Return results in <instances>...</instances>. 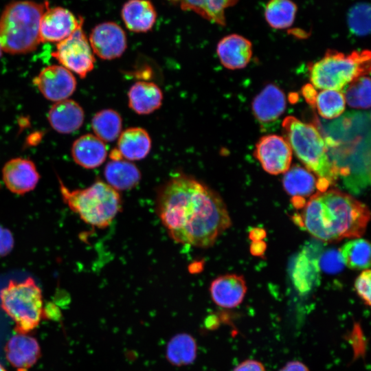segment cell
Returning a JSON list of instances; mask_svg holds the SVG:
<instances>
[{
    "mask_svg": "<svg viewBox=\"0 0 371 371\" xmlns=\"http://www.w3.org/2000/svg\"><path fill=\"white\" fill-rule=\"evenodd\" d=\"M313 106L323 118L335 119L344 113L346 100L343 93L339 91L322 89L316 94Z\"/></svg>",
    "mask_w": 371,
    "mask_h": 371,
    "instance_id": "30",
    "label": "cell"
},
{
    "mask_svg": "<svg viewBox=\"0 0 371 371\" xmlns=\"http://www.w3.org/2000/svg\"><path fill=\"white\" fill-rule=\"evenodd\" d=\"M155 206L169 236L182 245L210 247L232 225L221 196L183 174L173 176L159 188Z\"/></svg>",
    "mask_w": 371,
    "mask_h": 371,
    "instance_id": "1",
    "label": "cell"
},
{
    "mask_svg": "<svg viewBox=\"0 0 371 371\" xmlns=\"http://www.w3.org/2000/svg\"><path fill=\"white\" fill-rule=\"evenodd\" d=\"M283 131L291 148L307 170L317 177V189L324 192L338 179L330 160L324 138L313 124L294 116L282 122Z\"/></svg>",
    "mask_w": 371,
    "mask_h": 371,
    "instance_id": "4",
    "label": "cell"
},
{
    "mask_svg": "<svg viewBox=\"0 0 371 371\" xmlns=\"http://www.w3.org/2000/svg\"><path fill=\"white\" fill-rule=\"evenodd\" d=\"M71 155L75 162L79 166L93 169L104 162L107 149L104 142L95 135L85 134L73 143Z\"/></svg>",
    "mask_w": 371,
    "mask_h": 371,
    "instance_id": "20",
    "label": "cell"
},
{
    "mask_svg": "<svg viewBox=\"0 0 371 371\" xmlns=\"http://www.w3.org/2000/svg\"><path fill=\"white\" fill-rule=\"evenodd\" d=\"M52 56L66 69L84 78L93 70L95 58L82 25L69 37L58 43Z\"/></svg>",
    "mask_w": 371,
    "mask_h": 371,
    "instance_id": "9",
    "label": "cell"
},
{
    "mask_svg": "<svg viewBox=\"0 0 371 371\" xmlns=\"http://www.w3.org/2000/svg\"><path fill=\"white\" fill-rule=\"evenodd\" d=\"M318 265L324 271L335 273L341 270L344 264L339 251L330 250L321 256Z\"/></svg>",
    "mask_w": 371,
    "mask_h": 371,
    "instance_id": "35",
    "label": "cell"
},
{
    "mask_svg": "<svg viewBox=\"0 0 371 371\" xmlns=\"http://www.w3.org/2000/svg\"><path fill=\"white\" fill-rule=\"evenodd\" d=\"M344 264L352 269H368L370 266V245L360 238L344 243L339 251Z\"/></svg>",
    "mask_w": 371,
    "mask_h": 371,
    "instance_id": "29",
    "label": "cell"
},
{
    "mask_svg": "<svg viewBox=\"0 0 371 371\" xmlns=\"http://www.w3.org/2000/svg\"><path fill=\"white\" fill-rule=\"evenodd\" d=\"M266 236V232L261 228L252 229L249 232V238L254 240H261Z\"/></svg>",
    "mask_w": 371,
    "mask_h": 371,
    "instance_id": "41",
    "label": "cell"
},
{
    "mask_svg": "<svg viewBox=\"0 0 371 371\" xmlns=\"http://www.w3.org/2000/svg\"><path fill=\"white\" fill-rule=\"evenodd\" d=\"M349 30L355 35L363 36L370 31V7L368 3H359L352 6L348 14Z\"/></svg>",
    "mask_w": 371,
    "mask_h": 371,
    "instance_id": "33",
    "label": "cell"
},
{
    "mask_svg": "<svg viewBox=\"0 0 371 371\" xmlns=\"http://www.w3.org/2000/svg\"><path fill=\"white\" fill-rule=\"evenodd\" d=\"M33 82L45 98L56 102L67 99L76 88L71 71L61 65L45 67Z\"/></svg>",
    "mask_w": 371,
    "mask_h": 371,
    "instance_id": "13",
    "label": "cell"
},
{
    "mask_svg": "<svg viewBox=\"0 0 371 371\" xmlns=\"http://www.w3.org/2000/svg\"><path fill=\"white\" fill-rule=\"evenodd\" d=\"M2 177L10 191L23 194L35 188L40 176L33 161L27 159L14 158L4 165Z\"/></svg>",
    "mask_w": 371,
    "mask_h": 371,
    "instance_id": "14",
    "label": "cell"
},
{
    "mask_svg": "<svg viewBox=\"0 0 371 371\" xmlns=\"http://www.w3.org/2000/svg\"><path fill=\"white\" fill-rule=\"evenodd\" d=\"M286 109V98L282 91L274 85L266 86L254 99L252 110L262 123L278 119Z\"/></svg>",
    "mask_w": 371,
    "mask_h": 371,
    "instance_id": "19",
    "label": "cell"
},
{
    "mask_svg": "<svg viewBox=\"0 0 371 371\" xmlns=\"http://www.w3.org/2000/svg\"><path fill=\"white\" fill-rule=\"evenodd\" d=\"M1 54H2V49H1V46H0V58H1Z\"/></svg>",
    "mask_w": 371,
    "mask_h": 371,
    "instance_id": "43",
    "label": "cell"
},
{
    "mask_svg": "<svg viewBox=\"0 0 371 371\" xmlns=\"http://www.w3.org/2000/svg\"><path fill=\"white\" fill-rule=\"evenodd\" d=\"M121 16L130 31L146 32L154 26L157 12L149 0H128L122 6Z\"/></svg>",
    "mask_w": 371,
    "mask_h": 371,
    "instance_id": "21",
    "label": "cell"
},
{
    "mask_svg": "<svg viewBox=\"0 0 371 371\" xmlns=\"http://www.w3.org/2000/svg\"><path fill=\"white\" fill-rule=\"evenodd\" d=\"M3 310L15 322L18 334H26L39 324L44 311L41 289L32 278L10 280L0 292Z\"/></svg>",
    "mask_w": 371,
    "mask_h": 371,
    "instance_id": "8",
    "label": "cell"
},
{
    "mask_svg": "<svg viewBox=\"0 0 371 371\" xmlns=\"http://www.w3.org/2000/svg\"><path fill=\"white\" fill-rule=\"evenodd\" d=\"M255 156L267 172L279 175L289 169L292 150L283 137L268 135L262 137L257 142Z\"/></svg>",
    "mask_w": 371,
    "mask_h": 371,
    "instance_id": "10",
    "label": "cell"
},
{
    "mask_svg": "<svg viewBox=\"0 0 371 371\" xmlns=\"http://www.w3.org/2000/svg\"><path fill=\"white\" fill-rule=\"evenodd\" d=\"M282 183L288 194L293 197L303 198L315 192L317 179L308 170L295 165L284 172Z\"/></svg>",
    "mask_w": 371,
    "mask_h": 371,
    "instance_id": "25",
    "label": "cell"
},
{
    "mask_svg": "<svg viewBox=\"0 0 371 371\" xmlns=\"http://www.w3.org/2000/svg\"><path fill=\"white\" fill-rule=\"evenodd\" d=\"M371 272L369 269L363 271L355 281V289L359 297L367 305H370Z\"/></svg>",
    "mask_w": 371,
    "mask_h": 371,
    "instance_id": "36",
    "label": "cell"
},
{
    "mask_svg": "<svg viewBox=\"0 0 371 371\" xmlns=\"http://www.w3.org/2000/svg\"><path fill=\"white\" fill-rule=\"evenodd\" d=\"M370 52L354 51L346 54L328 50L309 68L314 88L339 91L355 79L370 73Z\"/></svg>",
    "mask_w": 371,
    "mask_h": 371,
    "instance_id": "7",
    "label": "cell"
},
{
    "mask_svg": "<svg viewBox=\"0 0 371 371\" xmlns=\"http://www.w3.org/2000/svg\"><path fill=\"white\" fill-rule=\"evenodd\" d=\"M266 249V243L262 240H254L250 247L251 253L255 256L262 255Z\"/></svg>",
    "mask_w": 371,
    "mask_h": 371,
    "instance_id": "40",
    "label": "cell"
},
{
    "mask_svg": "<svg viewBox=\"0 0 371 371\" xmlns=\"http://www.w3.org/2000/svg\"><path fill=\"white\" fill-rule=\"evenodd\" d=\"M297 10L291 0H269L265 8V18L272 28L286 29L293 25Z\"/></svg>",
    "mask_w": 371,
    "mask_h": 371,
    "instance_id": "27",
    "label": "cell"
},
{
    "mask_svg": "<svg viewBox=\"0 0 371 371\" xmlns=\"http://www.w3.org/2000/svg\"><path fill=\"white\" fill-rule=\"evenodd\" d=\"M346 103L353 108L368 109L370 106V80L362 76L346 87Z\"/></svg>",
    "mask_w": 371,
    "mask_h": 371,
    "instance_id": "32",
    "label": "cell"
},
{
    "mask_svg": "<svg viewBox=\"0 0 371 371\" xmlns=\"http://www.w3.org/2000/svg\"><path fill=\"white\" fill-rule=\"evenodd\" d=\"M318 260L309 256L306 251H303L296 260L293 271V278L296 286L302 291L311 289L318 276Z\"/></svg>",
    "mask_w": 371,
    "mask_h": 371,
    "instance_id": "31",
    "label": "cell"
},
{
    "mask_svg": "<svg viewBox=\"0 0 371 371\" xmlns=\"http://www.w3.org/2000/svg\"><path fill=\"white\" fill-rule=\"evenodd\" d=\"M196 355L195 339L187 333L173 337L168 343L166 357L174 366H181L192 363Z\"/></svg>",
    "mask_w": 371,
    "mask_h": 371,
    "instance_id": "26",
    "label": "cell"
},
{
    "mask_svg": "<svg viewBox=\"0 0 371 371\" xmlns=\"http://www.w3.org/2000/svg\"><path fill=\"white\" fill-rule=\"evenodd\" d=\"M0 371H5L3 367L0 364Z\"/></svg>",
    "mask_w": 371,
    "mask_h": 371,
    "instance_id": "42",
    "label": "cell"
},
{
    "mask_svg": "<svg viewBox=\"0 0 371 371\" xmlns=\"http://www.w3.org/2000/svg\"><path fill=\"white\" fill-rule=\"evenodd\" d=\"M60 181L63 201L86 223L99 229L109 226L122 210L118 191L97 179L88 188L69 190Z\"/></svg>",
    "mask_w": 371,
    "mask_h": 371,
    "instance_id": "6",
    "label": "cell"
},
{
    "mask_svg": "<svg viewBox=\"0 0 371 371\" xmlns=\"http://www.w3.org/2000/svg\"><path fill=\"white\" fill-rule=\"evenodd\" d=\"M238 0H202L203 17L220 25H225V11L235 5Z\"/></svg>",
    "mask_w": 371,
    "mask_h": 371,
    "instance_id": "34",
    "label": "cell"
},
{
    "mask_svg": "<svg viewBox=\"0 0 371 371\" xmlns=\"http://www.w3.org/2000/svg\"><path fill=\"white\" fill-rule=\"evenodd\" d=\"M5 353L10 363L18 371H27L39 358L41 349L34 337L17 334L8 341Z\"/></svg>",
    "mask_w": 371,
    "mask_h": 371,
    "instance_id": "18",
    "label": "cell"
},
{
    "mask_svg": "<svg viewBox=\"0 0 371 371\" xmlns=\"http://www.w3.org/2000/svg\"><path fill=\"white\" fill-rule=\"evenodd\" d=\"M106 183L117 191L131 190L141 179V172L133 163L124 160H111L104 170Z\"/></svg>",
    "mask_w": 371,
    "mask_h": 371,
    "instance_id": "24",
    "label": "cell"
},
{
    "mask_svg": "<svg viewBox=\"0 0 371 371\" xmlns=\"http://www.w3.org/2000/svg\"><path fill=\"white\" fill-rule=\"evenodd\" d=\"M279 371H309L307 366L299 361L288 362Z\"/></svg>",
    "mask_w": 371,
    "mask_h": 371,
    "instance_id": "39",
    "label": "cell"
},
{
    "mask_svg": "<svg viewBox=\"0 0 371 371\" xmlns=\"http://www.w3.org/2000/svg\"><path fill=\"white\" fill-rule=\"evenodd\" d=\"M370 115L366 112L347 113L329 122L322 135L338 178L353 192L370 181Z\"/></svg>",
    "mask_w": 371,
    "mask_h": 371,
    "instance_id": "2",
    "label": "cell"
},
{
    "mask_svg": "<svg viewBox=\"0 0 371 371\" xmlns=\"http://www.w3.org/2000/svg\"><path fill=\"white\" fill-rule=\"evenodd\" d=\"M83 21L82 17H77L67 8L48 6L40 21L41 43H59L63 41L82 25Z\"/></svg>",
    "mask_w": 371,
    "mask_h": 371,
    "instance_id": "11",
    "label": "cell"
},
{
    "mask_svg": "<svg viewBox=\"0 0 371 371\" xmlns=\"http://www.w3.org/2000/svg\"><path fill=\"white\" fill-rule=\"evenodd\" d=\"M89 42L93 52L104 60L120 57L127 47L125 32L112 21L95 25L91 30Z\"/></svg>",
    "mask_w": 371,
    "mask_h": 371,
    "instance_id": "12",
    "label": "cell"
},
{
    "mask_svg": "<svg viewBox=\"0 0 371 371\" xmlns=\"http://www.w3.org/2000/svg\"><path fill=\"white\" fill-rule=\"evenodd\" d=\"M233 371H266L264 366L258 361L247 359L239 363Z\"/></svg>",
    "mask_w": 371,
    "mask_h": 371,
    "instance_id": "38",
    "label": "cell"
},
{
    "mask_svg": "<svg viewBox=\"0 0 371 371\" xmlns=\"http://www.w3.org/2000/svg\"><path fill=\"white\" fill-rule=\"evenodd\" d=\"M48 6L47 1H14L7 4L0 16L2 51L21 54L35 50L41 43V19Z\"/></svg>",
    "mask_w": 371,
    "mask_h": 371,
    "instance_id": "5",
    "label": "cell"
},
{
    "mask_svg": "<svg viewBox=\"0 0 371 371\" xmlns=\"http://www.w3.org/2000/svg\"><path fill=\"white\" fill-rule=\"evenodd\" d=\"M370 217L366 205L346 192L330 189L311 196L298 223L315 238L334 242L361 236Z\"/></svg>",
    "mask_w": 371,
    "mask_h": 371,
    "instance_id": "3",
    "label": "cell"
},
{
    "mask_svg": "<svg viewBox=\"0 0 371 371\" xmlns=\"http://www.w3.org/2000/svg\"><path fill=\"white\" fill-rule=\"evenodd\" d=\"M150 148V137L148 132L142 128H127L118 137L117 149L123 159L141 160L148 155Z\"/></svg>",
    "mask_w": 371,
    "mask_h": 371,
    "instance_id": "23",
    "label": "cell"
},
{
    "mask_svg": "<svg viewBox=\"0 0 371 371\" xmlns=\"http://www.w3.org/2000/svg\"><path fill=\"white\" fill-rule=\"evenodd\" d=\"M122 126L120 115L111 109L100 111L91 120V127L95 136L104 142H111L118 138L122 133Z\"/></svg>",
    "mask_w": 371,
    "mask_h": 371,
    "instance_id": "28",
    "label": "cell"
},
{
    "mask_svg": "<svg viewBox=\"0 0 371 371\" xmlns=\"http://www.w3.org/2000/svg\"><path fill=\"white\" fill-rule=\"evenodd\" d=\"M128 98V106L134 112L139 115H147L161 106L163 93L155 83L139 81L131 87Z\"/></svg>",
    "mask_w": 371,
    "mask_h": 371,
    "instance_id": "22",
    "label": "cell"
},
{
    "mask_svg": "<svg viewBox=\"0 0 371 371\" xmlns=\"http://www.w3.org/2000/svg\"><path fill=\"white\" fill-rule=\"evenodd\" d=\"M247 289L243 276L235 273L218 276L209 287L212 301L225 308H233L240 304Z\"/></svg>",
    "mask_w": 371,
    "mask_h": 371,
    "instance_id": "15",
    "label": "cell"
},
{
    "mask_svg": "<svg viewBox=\"0 0 371 371\" xmlns=\"http://www.w3.org/2000/svg\"><path fill=\"white\" fill-rule=\"evenodd\" d=\"M47 118L56 131L67 134L78 130L82 125L85 113L76 101L66 99L52 105Z\"/></svg>",
    "mask_w": 371,
    "mask_h": 371,
    "instance_id": "17",
    "label": "cell"
},
{
    "mask_svg": "<svg viewBox=\"0 0 371 371\" xmlns=\"http://www.w3.org/2000/svg\"><path fill=\"white\" fill-rule=\"evenodd\" d=\"M14 247V238L11 232L0 225V257L8 255Z\"/></svg>",
    "mask_w": 371,
    "mask_h": 371,
    "instance_id": "37",
    "label": "cell"
},
{
    "mask_svg": "<svg viewBox=\"0 0 371 371\" xmlns=\"http://www.w3.org/2000/svg\"><path fill=\"white\" fill-rule=\"evenodd\" d=\"M216 52L225 67L229 69H242L247 66L251 58L252 45L243 36L232 34L219 41Z\"/></svg>",
    "mask_w": 371,
    "mask_h": 371,
    "instance_id": "16",
    "label": "cell"
}]
</instances>
